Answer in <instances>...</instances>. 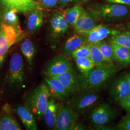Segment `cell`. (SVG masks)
<instances>
[{"mask_svg": "<svg viewBox=\"0 0 130 130\" xmlns=\"http://www.w3.org/2000/svg\"><path fill=\"white\" fill-rule=\"evenodd\" d=\"M51 96L46 84H42L34 89L27 98L25 104L38 120H41L43 117Z\"/></svg>", "mask_w": 130, "mask_h": 130, "instance_id": "obj_1", "label": "cell"}, {"mask_svg": "<svg viewBox=\"0 0 130 130\" xmlns=\"http://www.w3.org/2000/svg\"><path fill=\"white\" fill-rule=\"evenodd\" d=\"M100 98L99 93L94 89L87 88L73 95L68 105L75 113L83 114L95 105Z\"/></svg>", "mask_w": 130, "mask_h": 130, "instance_id": "obj_2", "label": "cell"}, {"mask_svg": "<svg viewBox=\"0 0 130 130\" xmlns=\"http://www.w3.org/2000/svg\"><path fill=\"white\" fill-rule=\"evenodd\" d=\"M52 77L60 81L70 95H73L88 88L87 82L84 74L78 72L73 68L63 74Z\"/></svg>", "mask_w": 130, "mask_h": 130, "instance_id": "obj_3", "label": "cell"}, {"mask_svg": "<svg viewBox=\"0 0 130 130\" xmlns=\"http://www.w3.org/2000/svg\"><path fill=\"white\" fill-rule=\"evenodd\" d=\"M118 71V69L114 64L101 67L94 66L84 74L87 82L88 88H100Z\"/></svg>", "mask_w": 130, "mask_h": 130, "instance_id": "obj_4", "label": "cell"}, {"mask_svg": "<svg viewBox=\"0 0 130 130\" xmlns=\"http://www.w3.org/2000/svg\"><path fill=\"white\" fill-rule=\"evenodd\" d=\"M25 75L23 58L19 53H14L10 61L6 83L11 88H19L23 85Z\"/></svg>", "mask_w": 130, "mask_h": 130, "instance_id": "obj_5", "label": "cell"}, {"mask_svg": "<svg viewBox=\"0 0 130 130\" xmlns=\"http://www.w3.org/2000/svg\"><path fill=\"white\" fill-rule=\"evenodd\" d=\"M129 12V9L125 5L114 3L98 5L91 10V13L97 19L106 21L124 18Z\"/></svg>", "mask_w": 130, "mask_h": 130, "instance_id": "obj_6", "label": "cell"}, {"mask_svg": "<svg viewBox=\"0 0 130 130\" xmlns=\"http://www.w3.org/2000/svg\"><path fill=\"white\" fill-rule=\"evenodd\" d=\"M116 117V110L108 103H102L95 107L89 116L90 122L95 127L107 125Z\"/></svg>", "mask_w": 130, "mask_h": 130, "instance_id": "obj_7", "label": "cell"}, {"mask_svg": "<svg viewBox=\"0 0 130 130\" xmlns=\"http://www.w3.org/2000/svg\"><path fill=\"white\" fill-rule=\"evenodd\" d=\"M39 5L34 0H0V17L7 11L16 9L23 13L31 12L38 9Z\"/></svg>", "mask_w": 130, "mask_h": 130, "instance_id": "obj_8", "label": "cell"}, {"mask_svg": "<svg viewBox=\"0 0 130 130\" xmlns=\"http://www.w3.org/2000/svg\"><path fill=\"white\" fill-rule=\"evenodd\" d=\"M72 64L66 55H59L54 57L47 64L43 73L46 76L53 77L63 74L70 70Z\"/></svg>", "mask_w": 130, "mask_h": 130, "instance_id": "obj_9", "label": "cell"}, {"mask_svg": "<svg viewBox=\"0 0 130 130\" xmlns=\"http://www.w3.org/2000/svg\"><path fill=\"white\" fill-rule=\"evenodd\" d=\"M78 114L73 111L69 105H58L55 130H70L77 120Z\"/></svg>", "mask_w": 130, "mask_h": 130, "instance_id": "obj_10", "label": "cell"}, {"mask_svg": "<svg viewBox=\"0 0 130 130\" xmlns=\"http://www.w3.org/2000/svg\"><path fill=\"white\" fill-rule=\"evenodd\" d=\"M19 35L15 27L7 24H1L0 26V56L7 52Z\"/></svg>", "mask_w": 130, "mask_h": 130, "instance_id": "obj_11", "label": "cell"}, {"mask_svg": "<svg viewBox=\"0 0 130 130\" xmlns=\"http://www.w3.org/2000/svg\"><path fill=\"white\" fill-rule=\"evenodd\" d=\"M109 93L112 99L118 102L130 95V86L127 79V74L121 75L114 81Z\"/></svg>", "mask_w": 130, "mask_h": 130, "instance_id": "obj_12", "label": "cell"}, {"mask_svg": "<svg viewBox=\"0 0 130 130\" xmlns=\"http://www.w3.org/2000/svg\"><path fill=\"white\" fill-rule=\"evenodd\" d=\"M120 32L119 30L115 29L108 26L98 25L91 30L82 34L85 35L87 42L96 43L109 36L115 35Z\"/></svg>", "mask_w": 130, "mask_h": 130, "instance_id": "obj_13", "label": "cell"}, {"mask_svg": "<svg viewBox=\"0 0 130 130\" xmlns=\"http://www.w3.org/2000/svg\"><path fill=\"white\" fill-rule=\"evenodd\" d=\"M69 28L68 23L62 14L55 13L50 20V37L54 40H57L64 35Z\"/></svg>", "mask_w": 130, "mask_h": 130, "instance_id": "obj_14", "label": "cell"}, {"mask_svg": "<svg viewBox=\"0 0 130 130\" xmlns=\"http://www.w3.org/2000/svg\"><path fill=\"white\" fill-rule=\"evenodd\" d=\"M97 25V18L92 13L84 9L73 27L77 32L84 34L91 30Z\"/></svg>", "mask_w": 130, "mask_h": 130, "instance_id": "obj_15", "label": "cell"}, {"mask_svg": "<svg viewBox=\"0 0 130 130\" xmlns=\"http://www.w3.org/2000/svg\"><path fill=\"white\" fill-rule=\"evenodd\" d=\"M13 107V109L19 116L26 129L37 130L34 116L26 104L24 105L15 104L14 105Z\"/></svg>", "mask_w": 130, "mask_h": 130, "instance_id": "obj_16", "label": "cell"}, {"mask_svg": "<svg viewBox=\"0 0 130 130\" xmlns=\"http://www.w3.org/2000/svg\"><path fill=\"white\" fill-rule=\"evenodd\" d=\"M44 80L52 98H56L62 101L70 96L67 90L58 79L52 77L46 76Z\"/></svg>", "mask_w": 130, "mask_h": 130, "instance_id": "obj_17", "label": "cell"}, {"mask_svg": "<svg viewBox=\"0 0 130 130\" xmlns=\"http://www.w3.org/2000/svg\"><path fill=\"white\" fill-rule=\"evenodd\" d=\"M86 42L85 35L78 33L68 38L62 47V52L66 56H71L75 50Z\"/></svg>", "mask_w": 130, "mask_h": 130, "instance_id": "obj_18", "label": "cell"}, {"mask_svg": "<svg viewBox=\"0 0 130 130\" xmlns=\"http://www.w3.org/2000/svg\"><path fill=\"white\" fill-rule=\"evenodd\" d=\"M110 42L113 48L115 61L122 67L130 65V48L121 46L110 41Z\"/></svg>", "mask_w": 130, "mask_h": 130, "instance_id": "obj_19", "label": "cell"}, {"mask_svg": "<svg viewBox=\"0 0 130 130\" xmlns=\"http://www.w3.org/2000/svg\"><path fill=\"white\" fill-rule=\"evenodd\" d=\"M58 105L54 98H50L47 107L44 112L43 118L47 126L50 128L55 129L56 126Z\"/></svg>", "mask_w": 130, "mask_h": 130, "instance_id": "obj_20", "label": "cell"}, {"mask_svg": "<svg viewBox=\"0 0 130 130\" xmlns=\"http://www.w3.org/2000/svg\"><path fill=\"white\" fill-rule=\"evenodd\" d=\"M43 23V14L42 10L38 9L31 12L28 17L27 28L30 32H35L42 27Z\"/></svg>", "mask_w": 130, "mask_h": 130, "instance_id": "obj_21", "label": "cell"}, {"mask_svg": "<svg viewBox=\"0 0 130 130\" xmlns=\"http://www.w3.org/2000/svg\"><path fill=\"white\" fill-rule=\"evenodd\" d=\"M21 128L11 112L0 113V130H20Z\"/></svg>", "mask_w": 130, "mask_h": 130, "instance_id": "obj_22", "label": "cell"}, {"mask_svg": "<svg viewBox=\"0 0 130 130\" xmlns=\"http://www.w3.org/2000/svg\"><path fill=\"white\" fill-rule=\"evenodd\" d=\"M89 43L90 49V58L94 62L95 66L101 67L113 64V63H111L107 60L103 56L96 43Z\"/></svg>", "mask_w": 130, "mask_h": 130, "instance_id": "obj_23", "label": "cell"}, {"mask_svg": "<svg viewBox=\"0 0 130 130\" xmlns=\"http://www.w3.org/2000/svg\"><path fill=\"white\" fill-rule=\"evenodd\" d=\"M84 10L83 7L81 5H76L66 10L61 14L69 25L73 26Z\"/></svg>", "mask_w": 130, "mask_h": 130, "instance_id": "obj_24", "label": "cell"}, {"mask_svg": "<svg viewBox=\"0 0 130 130\" xmlns=\"http://www.w3.org/2000/svg\"><path fill=\"white\" fill-rule=\"evenodd\" d=\"M20 49L28 65L31 66L35 53V48L32 42L28 39L25 40L21 43Z\"/></svg>", "mask_w": 130, "mask_h": 130, "instance_id": "obj_25", "label": "cell"}, {"mask_svg": "<svg viewBox=\"0 0 130 130\" xmlns=\"http://www.w3.org/2000/svg\"><path fill=\"white\" fill-rule=\"evenodd\" d=\"M96 44L107 60L111 63H113L115 61L114 50L110 41L107 42L103 40Z\"/></svg>", "mask_w": 130, "mask_h": 130, "instance_id": "obj_26", "label": "cell"}, {"mask_svg": "<svg viewBox=\"0 0 130 130\" xmlns=\"http://www.w3.org/2000/svg\"><path fill=\"white\" fill-rule=\"evenodd\" d=\"M75 59L78 70L84 74L88 72L95 66L94 62L90 57L77 58Z\"/></svg>", "mask_w": 130, "mask_h": 130, "instance_id": "obj_27", "label": "cell"}, {"mask_svg": "<svg viewBox=\"0 0 130 130\" xmlns=\"http://www.w3.org/2000/svg\"><path fill=\"white\" fill-rule=\"evenodd\" d=\"M109 41L130 49V32H120L116 35L110 36Z\"/></svg>", "mask_w": 130, "mask_h": 130, "instance_id": "obj_28", "label": "cell"}, {"mask_svg": "<svg viewBox=\"0 0 130 130\" xmlns=\"http://www.w3.org/2000/svg\"><path fill=\"white\" fill-rule=\"evenodd\" d=\"M90 49L89 43L86 42L82 46L79 47L78 49H77L76 50H75L71 54V56L72 57V58L75 59L77 58L90 57Z\"/></svg>", "mask_w": 130, "mask_h": 130, "instance_id": "obj_29", "label": "cell"}, {"mask_svg": "<svg viewBox=\"0 0 130 130\" xmlns=\"http://www.w3.org/2000/svg\"><path fill=\"white\" fill-rule=\"evenodd\" d=\"M17 10L12 9L7 11L2 17L5 23L10 25L15 26L18 24V19L17 16Z\"/></svg>", "mask_w": 130, "mask_h": 130, "instance_id": "obj_30", "label": "cell"}, {"mask_svg": "<svg viewBox=\"0 0 130 130\" xmlns=\"http://www.w3.org/2000/svg\"><path fill=\"white\" fill-rule=\"evenodd\" d=\"M120 130H130V113L123 118L118 125Z\"/></svg>", "mask_w": 130, "mask_h": 130, "instance_id": "obj_31", "label": "cell"}, {"mask_svg": "<svg viewBox=\"0 0 130 130\" xmlns=\"http://www.w3.org/2000/svg\"><path fill=\"white\" fill-rule=\"evenodd\" d=\"M58 0H40V4L45 8H53L55 7Z\"/></svg>", "mask_w": 130, "mask_h": 130, "instance_id": "obj_32", "label": "cell"}, {"mask_svg": "<svg viewBox=\"0 0 130 130\" xmlns=\"http://www.w3.org/2000/svg\"><path fill=\"white\" fill-rule=\"evenodd\" d=\"M119 103V105L129 113H130V94Z\"/></svg>", "mask_w": 130, "mask_h": 130, "instance_id": "obj_33", "label": "cell"}, {"mask_svg": "<svg viewBox=\"0 0 130 130\" xmlns=\"http://www.w3.org/2000/svg\"><path fill=\"white\" fill-rule=\"evenodd\" d=\"M85 129H86V127L82 123L77 122L76 121L73 124V125L72 126L70 130H84Z\"/></svg>", "mask_w": 130, "mask_h": 130, "instance_id": "obj_34", "label": "cell"}, {"mask_svg": "<svg viewBox=\"0 0 130 130\" xmlns=\"http://www.w3.org/2000/svg\"><path fill=\"white\" fill-rule=\"evenodd\" d=\"M106 1L110 3L130 5V0H106Z\"/></svg>", "mask_w": 130, "mask_h": 130, "instance_id": "obj_35", "label": "cell"}, {"mask_svg": "<svg viewBox=\"0 0 130 130\" xmlns=\"http://www.w3.org/2000/svg\"><path fill=\"white\" fill-rule=\"evenodd\" d=\"M73 0H58V3L61 7H65Z\"/></svg>", "mask_w": 130, "mask_h": 130, "instance_id": "obj_36", "label": "cell"}, {"mask_svg": "<svg viewBox=\"0 0 130 130\" xmlns=\"http://www.w3.org/2000/svg\"><path fill=\"white\" fill-rule=\"evenodd\" d=\"M7 55V52L5 53V54H4L3 55L0 56V68L2 67L3 65H4Z\"/></svg>", "mask_w": 130, "mask_h": 130, "instance_id": "obj_37", "label": "cell"}, {"mask_svg": "<svg viewBox=\"0 0 130 130\" xmlns=\"http://www.w3.org/2000/svg\"><path fill=\"white\" fill-rule=\"evenodd\" d=\"M127 80H128L130 88V72H129L128 74H127Z\"/></svg>", "mask_w": 130, "mask_h": 130, "instance_id": "obj_38", "label": "cell"}, {"mask_svg": "<svg viewBox=\"0 0 130 130\" xmlns=\"http://www.w3.org/2000/svg\"><path fill=\"white\" fill-rule=\"evenodd\" d=\"M90 0H76V2L77 3H83V2H85L87 1H89Z\"/></svg>", "mask_w": 130, "mask_h": 130, "instance_id": "obj_39", "label": "cell"}, {"mask_svg": "<svg viewBox=\"0 0 130 130\" xmlns=\"http://www.w3.org/2000/svg\"><path fill=\"white\" fill-rule=\"evenodd\" d=\"M1 79H2V78H1V76L0 75V86H1Z\"/></svg>", "mask_w": 130, "mask_h": 130, "instance_id": "obj_40", "label": "cell"}, {"mask_svg": "<svg viewBox=\"0 0 130 130\" xmlns=\"http://www.w3.org/2000/svg\"><path fill=\"white\" fill-rule=\"evenodd\" d=\"M129 26V28L130 29V22L129 23V26Z\"/></svg>", "mask_w": 130, "mask_h": 130, "instance_id": "obj_41", "label": "cell"}, {"mask_svg": "<svg viewBox=\"0 0 130 130\" xmlns=\"http://www.w3.org/2000/svg\"><path fill=\"white\" fill-rule=\"evenodd\" d=\"M0 105H1V102H0Z\"/></svg>", "mask_w": 130, "mask_h": 130, "instance_id": "obj_42", "label": "cell"}]
</instances>
